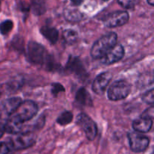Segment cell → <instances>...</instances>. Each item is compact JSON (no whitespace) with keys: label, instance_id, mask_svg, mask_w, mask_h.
<instances>
[{"label":"cell","instance_id":"cell-1","mask_svg":"<svg viewBox=\"0 0 154 154\" xmlns=\"http://www.w3.org/2000/svg\"><path fill=\"white\" fill-rule=\"evenodd\" d=\"M117 36L115 33H109L98 39L91 48L90 54L93 58L100 59L112 47L117 44Z\"/></svg>","mask_w":154,"mask_h":154},{"label":"cell","instance_id":"cell-2","mask_svg":"<svg viewBox=\"0 0 154 154\" xmlns=\"http://www.w3.org/2000/svg\"><path fill=\"white\" fill-rule=\"evenodd\" d=\"M35 143V134L32 131H21L14 134L9 140L8 144L11 149L20 150L30 147Z\"/></svg>","mask_w":154,"mask_h":154},{"label":"cell","instance_id":"cell-3","mask_svg":"<svg viewBox=\"0 0 154 154\" xmlns=\"http://www.w3.org/2000/svg\"><path fill=\"white\" fill-rule=\"evenodd\" d=\"M38 111L37 104L32 101H25L20 103L13 116L16 117L22 123L27 122L32 119Z\"/></svg>","mask_w":154,"mask_h":154},{"label":"cell","instance_id":"cell-4","mask_svg":"<svg viewBox=\"0 0 154 154\" xmlns=\"http://www.w3.org/2000/svg\"><path fill=\"white\" fill-rule=\"evenodd\" d=\"M26 56L28 60L34 64H43L48 57L45 48L35 42H29L26 47Z\"/></svg>","mask_w":154,"mask_h":154},{"label":"cell","instance_id":"cell-5","mask_svg":"<svg viewBox=\"0 0 154 154\" xmlns=\"http://www.w3.org/2000/svg\"><path fill=\"white\" fill-rule=\"evenodd\" d=\"M131 92V85L124 80L115 82L108 90V97L111 101H117L125 99Z\"/></svg>","mask_w":154,"mask_h":154},{"label":"cell","instance_id":"cell-6","mask_svg":"<svg viewBox=\"0 0 154 154\" xmlns=\"http://www.w3.org/2000/svg\"><path fill=\"white\" fill-rule=\"evenodd\" d=\"M77 123L82 128L90 140H93L97 134V126L91 118L85 113H80L77 116Z\"/></svg>","mask_w":154,"mask_h":154},{"label":"cell","instance_id":"cell-7","mask_svg":"<svg viewBox=\"0 0 154 154\" xmlns=\"http://www.w3.org/2000/svg\"><path fill=\"white\" fill-rule=\"evenodd\" d=\"M129 146L133 152H141L145 151L150 143V139L146 136L137 132H131L128 134Z\"/></svg>","mask_w":154,"mask_h":154},{"label":"cell","instance_id":"cell-8","mask_svg":"<svg viewBox=\"0 0 154 154\" xmlns=\"http://www.w3.org/2000/svg\"><path fill=\"white\" fill-rule=\"evenodd\" d=\"M129 15L127 11H119L107 15L104 19V23L106 27L114 28L124 25L129 21Z\"/></svg>","mask_w":154,"mask_h":154},{"label":"cell","instance_id":"cell-9","mask_svg":"<svg viewBox=\"0 0 154 154\" xmlns=\"http://www.w3.org/2000/svg\"><path fill=\"white\" fill-rule=\"evenodd\" d=\"M124 48L120 44H116L105 55L101 57V62L104 64L110 65L117 63L123 58L124 55Z\"/></svg>","mask_w":154,"mask_h":154},{"label":"cell","instance_id":"cell-10","mask_svg":"<svg viewBox=\"0 0 154 154\" xmlns=\"http://www.w3.org/2000/svg\"><path fill=\"white\" fill-rule=\"evenodd\" d=\"M112 78V74L110 72H104L96 76L92 85V89L97 95H102L105 92L108 84Z\"/></svg>","mask_w":154,"mask_h":154},{"label":"cell","instance_id":"cell-11","mask_svg":"<svg viewBox=\"0 0 154 154\" xmlns=\"http://www.w3.org/2000/svg\"><path fill=\"white\" fill-rule=\"evenodd\" d=\"M153 125L152 118L149 116H144L135 119L132 123V128L135 131L140 133H145L150 131Z\"/></svg>","mask_w":154,"mask_h":154},{"label":"cell","instance_id":"cell-12","mask_svg":"<svg viewBox=\"0 0 154 154\" xmlns=\"http://www.w3.org/2000/svg\"><path fill=\"white\" fill-rule=\"evenodd\" d=\"M23 124L20 122L16 117L11 115L10 116L9 119L6 121L5 124H4L5 131L11 134H16L21 132L23 130Z\"/></svg>","mask_w":154,"mask_h":154},{"label":"cell","instance_id":"cell-13","mask_svg":"<svg viewBox=\"0 0 154 154\" xmlns=\"http://www.w3.org/2000/svg\"><path fill=\"white\" fill-rule=\"evenodd\" d=\"M21 102H22V100L18 97L8 98L2 104V113H4V114L8 116H11Z\"/></svg>","mask_w":154,"mask_h":154},{"label":"cell","instance_id":"cell-14","mask_svg":"<svg viewBox=\"0 0 154 154\" xmlns=\"http://www.w3.org/2000/svg\"><path fill=\"white\" fill-rule=\"evenodd\" d=\"M66 67L71 72H74L76 75L83 76L84 73H85V69L78 57L71 56L69 59Z\"/></svg>","mask_w":154,"mask_h":154},{"label":"cell","instance_id":"cell-15","mask_svg":"<svg viewBox=\"0 0 154 154\" xmlns=\"http://www.w3.org/2000/svg\"><path fill=\"white\" fill-rule=\"evenodd\" d=\"M75 101L81 106L92 105V100L89 92L84 88H81L75 95Z\"/></svg>","mask_w":154,"mask_h":154},{"label":"cell","instance_id":"cell-16","mask_svg":"<svg viewBox=\"0 0 154 154\" xmlns=\"http://www.w3.org/2000/svg\"><path fill=\"white\" fill-rule=\"evenodd\" d=\"M41 33L51 43L55 44L57 41L58 40L59 33L57 29L51 27L45 26L42 27L40 30Z\"/></svg>","mask_w":154,"mask_h":154},{"label":"cell","instance_id":"cell-17","mask_svg":"<svg viewBox=\"0 0 154 154\" xmlns=\"http://www.w3.org/2000/svg\"><path fill=\"white\" fill-rule=\"evenodd\" d=\"M64 16L65 18L70 22H78L83 18L82 13H81L78 9L72 8L65 10Z\"/></svg>","mask_w":154,"mask_h":154},{"label":"cell","instance_id":"cell-18","mask_svg":"<svg viewBox=\"0 0 154 154\" xmlns=\"http://www.w3.org/2000/svg\"><path fill=\"white\" fill-rule=\"evenodd\" d=\"M63 38L66 43L72 45L78 40V34L76 30H72V29H68L63 32Z\"/></svg>","mask_w":154,"mask_h":154},{"label":"cell","instance_id":"cell-19","mask_svg":"<svg viewBox=\"0 0 154 154\" xmlns=\"http://www.w3.org/2000/svg\"><path fill=\"white\" fill-rule=\"evenodd\" d=\"M73 119V115L72 112L70 111H65L62 113L57 118V122L61 125H66L70 123Z\"/></svg>","mask_w":154,"mask_h":154},{"label":"cell","instance_id":"cell-20","mask_svg":"<svg viewBox=\"0 0 154 154\" xmlns=\"http://www.w3.org/2000/svg\"><path fill=\"white\" fill-rule=\"evenodd\" d=\"M13 22L11 20H6L0 24V33L2 35H7L11 31L13 28Z\"/></svg>","mask_w":154,"mask_h":154},{"label":"cell","instance_id":"cell-21","mask_svg":"<svg viewBox=\"0 0 154 154\" xmlns=\"http://www.w3.org/2000/svg\"><path fill=\"white\" fill-rule=\"evenodd\" d=\"M118 3L123 8L126 9L133 8L139 3L140 0H117Z\"/></svg>","mask_w":154,"mask_h":154},{"label":"cell","instance_id":"cell-22","mask_svg":"<svg viewBox=\"0 0 154 154\" xmlns=\"http://www.w3.org/2000/svg\"><path fill=\"white\" fill-rule=\"evenodd\" d=\"M142 99L144 100V102H146L148 104H153V89H150V91L146 92L144 94L142 97Z\"/></svg>","mask_w":154,"mask_h":154},{"label":"cell","instance_id":"cell-23","mask_svg":"<svg viewBox=\"0 0 154 154\" xmlns=\"http://www.w3.org/2000/svg\"><path fill=\"white\" fill-rule=\"evenodd\" d=\"M65 88L60 83H54L52 84V88H51V93L54 97L57 96L59 93L64 91Z\"/></svg>","mask_w":154,"mask_h":154},{"label":"cell","instance_id":"cell-24","mask_svg":"<svg viewBox=\"0 0 154 154\" xmlns=\"http://www.w3.org/2000/svg\"><path fill=\"white\" fill-rule=\"evenodd\" d=\"M11 149L8 144L4 142H0V154H9Z\"/></svg>","mask_w":154,"mask_h":154},{"label":"cell","instance_id":"cell-25","mask_svg":"<svg viewBox=\"0 0 154 154\" xmlns=\"http://www.w3.org/2000/svg\"><path fill=\"white\" fill-rule=\"evenodd\" d=\"M84 0H71V2L73 5H80Z\"/></svg>","mask_w":154,"mask_h":154},{"label":"cell","instance_id":"cell-26","mask_svg":"<svg viewBox=\"0 0 154 154\" xmlns=\"http://www.w3.org/2000/svg\"><path fill=\"white\" fill-rule=\"evenodd\" d=\"M5 132V127H4V124L0 123V138L2 137V136L3 135Z\"/></svg>","mask_w":154,"mask_h":154},{"label":"cell","instance_id":"cell-27","mask_svg":"<svg viewBox=\"0 0 154 154\" xmlns=\"http://www.w3.org/2000/svg\"><path fill=\"white\" fill-rule=\"evenodd\" d=\"M147 2H148L150 5H154V0H147Z\"/></svg>","mask_w":154,"mask_h":154},{"label":"cell","instance_id":"cell-28","mask_svg":"<svg viewBox=\"0 0 154 154\" xmlns=\"http://www.w3.org/2000/svg\"><path fill=\"white\" fill-rule=\"evenodd\" d=\"M1 96H2V91L1 89H0V98H1Z\"/></svg>","mask_w":154,"mask_h":154},{"label":"cell","instance_id":"cell-29","mask_svg":"<svg viewBox=\"0 0 154 154\" xmlns=\"http://www.w3.org/2000/svg\"><path fill=\"white\" fill-rule=\"evenodd\" d=\"M0 4H1V0H0Z\"/></svg>","mask_w":154,"mask_h":154},{"label":"cell","instance_id":"cell-30","mask_svg":"<svg viewBox=\"0 0 154 154\" xmlns=\"http://www.w3.org/2000/svg\"><path fill=\"white\" fill-rule=\"evenodd\" d=\"M104 1H108V0H104Z\"/></svg>","mask_w":154,"mask_h":154}]
</instances>
